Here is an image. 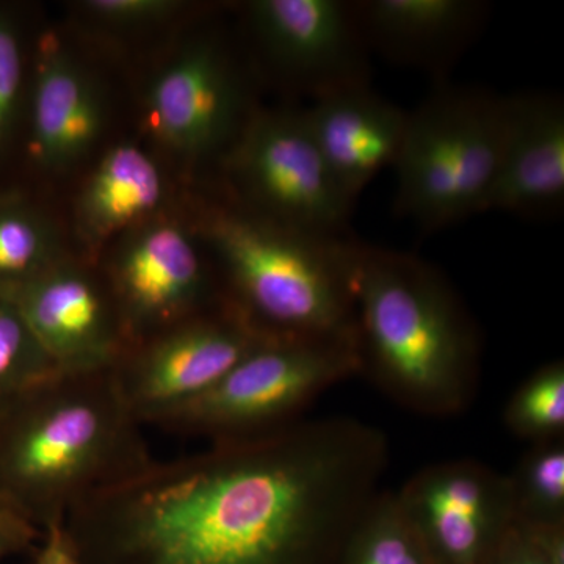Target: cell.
I'll list each match as a JSON object with an SVG mask.
<instances>
[{"label":"cell","instance_id":"1","mask_svg":"<svg viewBox=\"0 0 564 564\" xmlns=\"http://www.w3.org/2000/svg\"><path fill=\"white\" fill-rule=\"evenodd\" d=\"M388 464L377 426L300 419L152 459L82 500L63 527L79 564H337Z\"/></svg>","mask_w":564,"mask_h":564},{"label":"cell","instance_id":"2","mask_svg":"<svg viewBox=\"0 0 564 564\" xmlns=\"http://www.w3.org/2000/svg\"><path fill=\"white\" fill-rule=\"evenodd\" d=\"M359 373L404 410L451 417L480 384L481 344L445 274L408 252L350 240Z\"/></svg>","mask_w":564,"mask_h":564},{"label":"cell","instance_id":"3","mask_svg":"<svg viewBox=\"0 0 564 564\" xmlns=\"http://www.w3.org/2000/svg\"><path fill=\"white\" fill-rule=\"evenodd\" d=\"M111 372H55L0 403V499L35 527L152 463Z\"/></svg>","mask_w":564,"mask_h":564},{"label":"cell","instance_id":"4","mask_svg":"<svg viewBox=\"0 0 564 564\" xmlns=\"http://www.w3.org/2000/svg\"><path fill=\"white\" fill-rule=\"evenodd\" d=\"M196 236L209 248L226 299L256 328L273 337L356 345L351 239L293 229L232 196L203 210Z\"/></svg>","mask_w":564,"mask_h":564},{"label":"cell","instance_id":"5","mask_svg":"<svg viewBox=\"0 0 564 564\" xmlns=\"http://www.w3.org/2000/svg\"><path fill=\"white\" fill-rule=\"evenodd\" d=\"M510 96L437 82L414 110L395 170V212L423 232L484 214L507 132Z\"/></svg>","mask_w":564,"mask_h":564},{"label":"cell","instance_id":"6","mask_svg":"<svg viewBox=\"0 0 564 564\" xmlns=\"http://www.w3.org/2000/svg\"><path fill=\"white\" fill-rule=\"evenodd\" d=\"M358 373L355 344L269 337L158 426L210 444L262 436L300 421L323 392Z\"/></svg>","mask_w":564,"mask_h":564},{"label":"cell","instance_id":"7","mask_svg":"<svg viewBox=\"0 0 564 564\" xmlns=\"http://www.w3.org/2000/svg\"><path fill=\"white\" fill-rule=\"evenodd\" d=\"M221 169L229 196L256 214L314 236L347 237L356 204L329 173L304 109L259 107Z\"/></svg>","mask_w":564,"mask_h":564},{"label":"cell","instance_id":"8","mask_svg":"<svg viewBox=\"0 0 564 564\" xmlns=\"http://www.w3.org/2000/svg\"><path fill=\"white\" fill-rule=\"evenodd\" d=\"M143 106L152 137L166 151L187 163L220 165L259 109L247 68L212 33L188 41L152 76Z\"/></svg>","mask_w":564,"mask_h":564},{"label":"cell","instance_id":"9","mask_svg":"<svg viewBox=\"0 0 564 564\" xmlns=\"http://www.w3.org/2000/svg\"><path fill=\"white\" fill-rule=\"evenodd\" d=\"M243 20L263 70L311 104L370 85V51L355 2L252 0Z\"/></svg>","mask_w":564,"mask_h":564},{"label":"cell","instance_id":"10","mask_svg":"<svg viewBox=\"0 0 564 564\" xmlns=\"http://www.w3.org/2000/svg\"><path fill=\"white\" fill-rule=\"evenodd\" d=\"M269 337L228 302L131 345L111 375L133 417L158 426Z\"/></svg>","mask_w":564,"mask_h":564},{"label":"cell","instance_id":"11","mask_svg":"<svg viewBox=\"0 0 564 564\" xmlns=\"http://www.w3.org/2000/svg\"><path fill=\"white\" fill-rule=\"evenodd\" d=\"M195 236L158 217L124 234L99 267L131 345L228 303Z\"/></svg>","mask_w":564,"mask_h":564},{"label":"cell","instance_id":"12","mask_svg":"<svg viewBox=\"0 0 564 564\" xmlns=\"http://www.w3.org/2000/svg\"><path fill=\"white\" fill-rule=\"evenodd\" d=\"M393 496L436 564H486L514 527L508 474L477 459L430 464Z\"/></svg>","mask_w":564,"mask_h":564},{"label":"cell","instance_id":"13","mask_svg":"<svg viewBox=\"0 0 564 564\" xmlns=\"http://www.w3.org/2000/svg\"><path fill=\"white\" fill-rule=\"evenodd\" d=\"M3 295L58 372H111L131 348L109 285L90 263L69 256Z\"/></svg>","mask_w":564,"mask_h":564},{"label":"cell","instance_id":"14","mask_svg":"<svg viewBox=\"0 0 564 564\" xmlns=\"http://www.w3.org/2000/svg\"><path fill=\"white\" fill-rule=\"evenodd\" d=\"M29 95L33 162L43 172H68L98 147L107 124L101 84L87 63L55 36L36 47Z\"/></svg>","mask_w":564,"mask_h":564},{"label":"cell","instance_id":"15","mask_svg":"<svg viewBox=\"0 0 564 564\" xmlns=\"http://www.w3.org/2000/svg\"><path fill=\"white\" fill-rule=\"evenodd\" d=\"M563 203V99L551 93L510 96L502 154L484 214L545 218L558 214Z\"/></svg>","mask_w":564,"mask_h":564},{"label":"cell","instance_id":"16","mask_svg":"<svg viewBox=\"0 0 564 564\" xmlns=\"http://www.w3.org/2000/svg\"><path fill=\"white\" fill-rule=\"evenodd\" d=\"M355 7L370 54L436 84L484 31L489 10L478 0H361Z\"/></svg>","mask_w":564,"mask_h":564},{"label":"cell","instance_id":"17","mask_svg":"<svg viewBox=\"0 0 564 564\" xmlns=\"http://www.w3.org/2000/svg\"><path fill=\"white\" fill-rule=\"evenodd\" d=\"M304 115L334 181L356 204L364 188L395 163L408 111L369 85L310 104Z\"/></svg>","mask_w":564,"mask_h":564},{"label":"cell","instance_id":"18","mask_svg":"<svg viewBox=\"0 0 564 564\" xmlns=\"http://www.w3.org/2000/svg\"><path fill=\"white\" fill-rule=\"evenodd\" d=\"M169 184L150 152L133 143L109 148L77 193V236L96 252L110 240L161 217Z\"/></svg>","mask_w":564,"mask_h":564},{"label":"cell","instance_id":"19","mask_svg":"<svg viewBox=\"0 0 564 564\" xmlns=\"http://www.w3.org/2000/svg\"><path fill=\"white\" fill-rule=\"evenodd\" d=\"M69 258L55 223L18 195L0 198V293L13 291Z\"/></svg>","mask_w":564,"mask_h":564},{"label":"cell","instance_id":"20","mask_svg":"<svg viewBox=\"0 0 564 564\" xmlns=\"http://www.w3.org/2000/svg\"><path fill=\"white\" fill-rule=\"evenodd\" d=\"M337 564H436L404 518L395 496L381 489L348 533Z\"/></svg>","mask_w":564,"mask_h":564},{"label":"cell","instance_id":"21","mask_svg":"<svg viewBox=\"0 0 564 564\" xmlns=\"http://www.w3.org/2000/svg\"><path fill=\"white\" fill-rule=\"evenodd\" d=\"M508 480L514 525L529 530L564 527V440L532 444Z\"/></svg>","mask_w":564,"mask_h":564},{"label":"cell","instance_id":"22","mask_svg":"<svg viewBox=\"0 0 564 564\" xmlns=\"http://www.w3.org/2000/svg\"><path fill=\"white\" fill-rule=\"evenodd\" d=\"M503 422L530 444L564 440V362L544 364L513 392Z\"/></svg>","mask_w":564,"mask_h":564},{"label":"cell","instance_id":"23","mask_svg":"<svg viewBox=\"0 0 564 564\" xmlns=\"http://www.w3.org/2000/svg\"><path fill=\"white\" fill-rule=\"evenodd\" d=\"M58 372L24 315L0 293V403Z\"/></svg>","mask_w":564,"mask_h":564},{"label":"cell","instance_id":"24","mask_svg":"<svg viewBox=\"0 0 564 564\" xmlns=\"http://www.w3.org/2000/svg\"><path fill=\"white\" fill-rule=\"evenodd\" d=\"M24 40L17 18L0 10V152L10 143L25 98Z\"/></svg>","mask_w":564,"mask_h":564},{"label":"cell","instance_id":"25","mask_svg":"<svg viewBox=\"0 0 564 564\" xmlns=\"http://www.w3.org/2000/svg\"><path fill=\"white\" fill-rule=\"evenodd\" d=\"M187 9V3L177 0H84L76 3V10L90 24L113 33L151 31L169 24Z\"/></svg>","mask_w":564,"mask_h":564},{"label":"cell","instance_id":"26","mask_svg":"<svg viewBox=\"0 0 564 564\" xmlns=\"http://www.w3.org/2000/svg\"><path fill=\"white\" fill-rule=\"evenodd\" d=\"M486 564H551L541 554L536 544L530 540L529 534L519 527H513L503 543L499 545L489 562Z\"/></svg>","mask_w":564,"mask_h":564},{"label":"cell","instance_id":"27","mask_svg":"<svg viewBox=\"0 0 564 564\" xmlns=\"http://www.w3.org/2000/svg\"><path fill=\"white\" fill-rule=\"evenodd\" d=\"M41 536L35 527L29 524L21 516L0 513V562L7 556L20 554L32 547Z\"/></svg>","mask_w":564,"mask_h":564},{"label":"cell","instance_id":"28","mask_svg":"<svg viewBox=\"0 0 564 564\" xmlns=\"http://www.w3.org/2000/svg\"><path fill=\"white\" fill-rule=\"evenodd\" d=\"M41 545L35 564H79L63 524L47 527L41 532Z\"/></svg>","mask_w":564,"mask_h":564},{"label":"cell","instance_id":"29","mask_svg":"<svg viewBox=\"0 0 564 564\" xmlns=\"http://www.w3.org/2000/svg\"><path fill=\"white\" fill-rule=\"evenodd\" d=\"M0 513H14V511L11 510L9 505H7L6 502H3L2 499H0ZM14 514H18V513H14ZM18 516H20V514H18Z\"/></svg>","mask_w":564,"mask_h":564}]
</instances>
